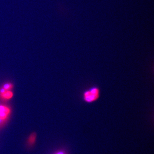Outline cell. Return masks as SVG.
Listing matches in <instances>:
<instances>
[{"instance_id":"6da1fadb","label":"cell","mask_w":154,"mask_h":154,"mask_svg":"<svg viewBox=\"0 0 154 154\" xmlns=\"http://www.w3.org/2000/svg\"><path fill=\"white\" fill-rule=\"evenodd\" d=\"M99 96L100 90L99 88L93 86L83 92V99L86 103H93L98 100Z\"/></svg>"},{"instance_id":"7a4b0ae2","label":"cell","mask_w":154,"mask_h":154,"mask_svg":"<svg viewBox=\"0 0 154 154\" xmlns=\"http://www.w3.org/2000/svg\"><path fill=\"white\" fill-rule=\"evenodd\" d=\"M10 113L11 109L10 108L3 105H0V119L7 120Z\"/></svg>"},{"instance_id":"3957f363","label":"cell","mask_w":154,"mask_h":154,"mask_svg":"<svg viewBox=\"0 0 154 154\" xmlns=\"http://www.w3.org/2000/svg\"><path fill=\"white\" fill-rule=\"evenodd\" d=\"M13 96V93L11 90H6L0 94V98L4 100H9Z\"/></svg>"},{"instance_id":"277c9868","label":"cell","mask_w":154,"mask_h":154,"mask_svg":"<svg viewBox=\"0 0 154 154\" xmlns=\"http://www.w3.org/2000/svg\"><path fill=\"white\" fill-rule=\"evenodd\" d=\"M36 135L35 133L31 134L28 138V143L29 146L34 145L36 140Z\"/></svg>"},{"instance_id":"5b68a950","label":"cell","mask_w":154,"mask_h":154,"mask_svg":"<svg viewBox=\"0 0 154 154\" xmlns=\"http://www.w3.org/2000/svg\"><path fill=\"white\" fill-rule=\"evenodd\" d=\"M3 88L6 90H11V89L13 87V85L11 83H6L3 86Z\"/></svg>"},{"instance_id":"8992f818","label":"cell","mask_w":154,"mask_h":154,"mask_svg":"<svg viewBox=\"0 0 154 154\" xmlns=\"http://www.w3.org/2000/svg\"><path fill=\"white\" fill-rule=\"evenodd\" d=\"M54 154H67L66 152L64 150H58Z\"/></svg>"},{"instance_id":"52a82bcc","label":"cell","mask_w":154,"mask_h":154,"mask_svg":"<svg viewBox=\"0 0 154 154\" xmlns=\"http://www.w3.org/2000/svg\"><path fill=\"white\" fill-rule=\"evenodd\" d=\"M6 120H4L0 119V127L3 126V125L6 122Z\"/></svg>"}]
</instances>
